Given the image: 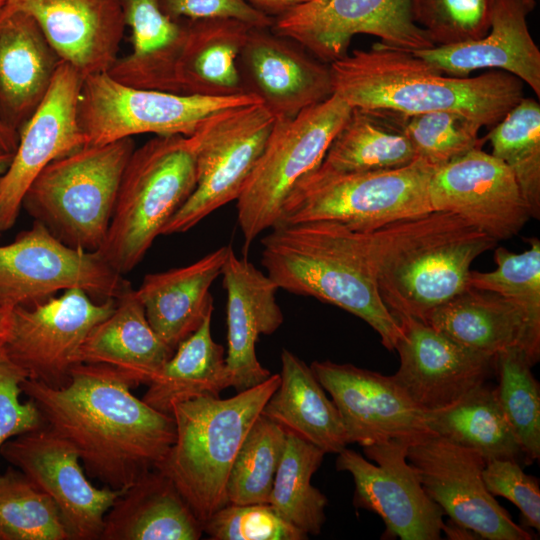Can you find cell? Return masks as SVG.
Returning a JSON list of instances; mask_svg holds the SVG:
<instances>
[{
	"label": "cell",
	"instance_id": "42",
	"mask_svg": "<svg viewBox=\"0 0 540 540\" xmlns=\"http://www.w3.org/2000/svg\"><path fill=\"white\" fill-rule=\"evenodd\" d=\"M481 127L454 112L432 111L407 115L405 133L416 159H422L434 168L481 148Z\"/></svg>",
	"mask_w": 540,
	"mask_h": 540
},
{
	"label": "cell",
	"instance_id": "37",
	"mask_svg": "<svg viewBox=\"0 0 540 540\" xmlns=\"http://www.w3.org/2000/svg\"><path fill=\"white\" fill-rule=\"evenodd\" d=\"M492 155L512 171L531 218L540 217V105L522 98L490 128Z\"/></svg>",
	"mask_w": 540,
	"mask_h": 540
},
{
	"label": "cell",
	"instance_id": "10",
	"mask_svg": "<svg viewBox=\"0 0 540 540\" xmlns=\"http://www.w3.org/2000/svg\"><path fill=\"white\" fill-rule=\"evenodd\" d=\"M180 21L181 31L170 45L152 54L118 58L107 73L132 87L177 94L247 92L238 59L253 27L233 19Z\"/></svg>",
	"mask_w": 540,
	"mask_h": 540
},
{
	"label": "cell",
	"instance_id": "3",
	"mask_svg": "<svg viewBox=\"0 0 540 540\" xmlns=\"http://www.w3.org/2000/svg\"><path fill=\"white\" fill-rule=\"evenodd\" d=\"M364 236L384 305L396 320L422 322L471 287L473 261L497 245L494 238L446 211L391 222Z\"/></svg>",
	"mask_w": 540,
	"mask_h": 540
},
{
	"label": "cell",
	"instance_id": "2",
	"mask_svg": "<svg viewBox=\"0 0 540 540\" xmlns=\"http://www.w3.org/2000/svg\"><path fill=\"white\" fill-rule=\"evenodd\" d=\"M329 65L333 93L352 108L449 111L491 128L523 98V82L505 71L450 76L413 51L379 42Z\"/></svg>",
	"mask_w": 540,
	"mask_h": 540
},
{
	"label": "cell",
	"instance_id": "24",
	"mask_svg": "<svg viewBox=\"0 0 540 540\" xmlns=\"http://www.w3.org/2000/svg\"><path fill=\"white\" fill-rule=\"evenodd\" d=\"M30 14L60 56L84 77L108 72L126 27L120 0H6Z\"/></svg>",
	"mask_w": 540,
	"mask_h": 540
},
{
	"label": "cell",
	"instance_id": "28",
	"mask_svg": "<svg viewBox=\"0 0 540 540\" xmlns=\"http://www.w3.org/2000/svg\"><path fill=\"white\" fill-rule=\"evenodd\" d=\"M424 323L492 358L510 348L522 349L533 365L540 358V331L520 307L489 291L469 287L433 310Z\"/></svg>",
	"mask_w": 540,
	"mask_h": 540
},
{
	"label": "cell",
	"instance_id": "26",
	"mask_svg": "<svg viewBox=\"0 0 540 540\" xmlns=\"http://www.w3.org/2000/svg\"><path fill=\"white\" fill-rule=\"evenodd\" d=\"M61 58L28 13L0 9V122L18 133L46 96Z\"/></svg>",
	"mask_w": 540,
	"mask_h": 540
},
{
	"label": "cell",
	"instance_id": "47",
	"mask_svg": "<svg viewBox=\"0 0 540 540\" xmlns=\"http://www.w3.org/2000/svg\"><path fill=\"white\" fill-rule=\"evenodd\" d=\"M126 26L132 32L133 51L142 56L161 50L176 40L181 21L161 9L159 0H120Z\"/></svg>",
	"mask_w": 540,
	"mask_h": 540
},
{
	"label": "cell",
	"instance_id": "1",
	"mask_svg": "<svg viewBox=\"0 0 540 540\" xmlns=\"http://www.w3.org/2000/svg\"><path fill=\"white\" fill-rule=\"evenodd\" d=\"M130 382L104 364H76L67 385L26 379L23 394L44 424L77 451L89 478L124 491L163 461L175 442L172 415L149 406Z\"/></svg>",
	"mask_w": 540,
	"mask_h": 540
},
{
	"label": "cell",
	"instance_id": "21",
	"mask_svg": "<svg viewBox=\"0 0 540 540\" xmlns=\"http://www.w3.org/2000/svg\"><path fill=\"white\" fill-rule=\"evenodd\" d=\"M397 321L402 330L395 347L400 363L391 377L421 412L452 406L492 373L494 358L460 345L420 320Z\"/></svg>",
	"mask_w": 540,
	"mask_h": 540
},
{
	"label": "cell",
	"instance_id": "52",
	"mask_svg": "<svg viewBox=\"0 0 540 540\" xmlns=\"http://www.w3.org/2000/svg\"><path fill=\"white\" fill-rule=\"evenodd\" d=\"M13 154L0 153V177L7 171L12 161ZM2 231L0 229V235Z\"/></svg>",
	"mask_w": 540,
	"mask_h": 540
},
{
	"label": "cell",
	"instance_id": "50",
	"mask_svg": "<svg viewBox=\"0 0 540 540\" xmlns=\"http://www.w3.org/2000/svg\"><path fill=\"white\" fill-rule=\"evenodd\" d=\"M19 135L0 122V153L14 154L18 147Z\"/></svg>",
	"mask_w": 540,
	"mask_h": 540
},
{
	"label": "cell",
	"instance_id": "15",
	"mask_svg": "<svg viewBox=\"0 0 540 540\" xmlns=\"http://www.w3.org/2000/svg\"><path fill=\"white\" fill-rule=\"evenodd\" d=\"M116 299L98 303L82 289L13 308L3 348L28 379L60 388L68 384L92 328L108 317Z\"/></svg>",
	"mask_w": 540,
	"mask_h": 540
},
{
	"label": "cell",
	"instance_id": "40",
	"mask_svg": "<svg viewBox=\"0 0 540 540\" xmlns=\"http://www.w3.org/2000/svg\"><path fill=\"white\" fill-rule=\"evenodd\" d=\"M0 540H71L56 504L16 468L0 474Z\"/></svg>",
	"mask_w": 540,
	"mask_h": 540
},
{
	"label": "cell",
	"instance_id": "38",
	"mask_svg": "<svg viewBox=\"0 0 540 540\" xmlns=\"http://www.w3.org/2000/svg\"><path fill=\"white\" fill-rule=\"evenodd\" d=\"M533 366L520 348L507 349L494 357L497 400L528 465L540 457V386Z\"/></svg>",
	"mask_w": 540,
	"mask_h": 540
},
{
	"label": "cell",
	"instance_id": "9",
	"mask_svg": "<svg viewBox=\"0 0 540 540\" xmlns=\"http://www.w3.org/2000/svg\"><path fill=\"white\" fill-rule=\"evenodd\" d=\"M351 111L352 107L333 93L292 118L276 119L236 200L244 253L261 232L275 226L286 196L319 166Z\"/></svg>",
	"mask_w": 540,
	"mask_h": 540
},
{
	"label": "cell",
	"instance_id": "49",
	"mask_svg": "<svg viewBox=\"0 0 540 540\" xmlns=\"http://www.w3.org/2000/svg\"><path fill=\"white\" fill-rule=\"evenodd\" d=\"M248 4L266 14L271 18H276L290 11L296 6L309 0H245Z\"/></svg>",
	"mask_w": 540,
	"mask_h": 540
},
{
	"label": "cell",
	"instance_id": "34",
	"mask_svg": "<svg viewBox=\"0 0 540 540\" xmlns=\"http://www.w3.org/2000/svg\"><path fill=\"white\" fill-rule=\"evenodd\" d=\"M212 314L178 344L171 358L147 385L142 400L157 411L172 415L173 407L195 398L219 397L231 387L225 349L211 334Z\"/></svg>",
	"mask_w": 540,
	"mask_h": 540
},
{
	"label": "cell",
	"instance_id": "32",
	"mask_svg": "<svg viewBox=\"0 0 540 540\" xmlns=\"http://www.w3.org/2000/svg\"><path fill=\"white\" fill-rule=\"evenodd\" d=\"M281 363L279 386L261 415L325 453H339L349 442L335 404L303 360L283 349Z\"/></svg>",
	"mask_w": 540,
	"mask_h": 540
},
{
	"label": "cell",
	"instance_id": "5",
	"mask_svg": "<svg viewBox=\"0 0 540 540\" xmlns=\"http://www.w3.org/2000/svg\"><path fill=\"white\" fill-rule=\"evenodd\" d=\"M279 383L280 374H271L231 398L204 396L173 407L175 442L156 469L172 480L203 525L228 504L233 461Z\"/></svg>",
	"mask_w": 540,
	"mask_h": 540
},
{
	"label": "cell",
	"instance_id": "8",
	"mask_svg": "<svg viewBox=\"0 0 540 540\" xmlns=\"http://www.w3.org/2000/svg\"><path fill=\"white\" fill-rule=\"evenodd\" d=\"M435 169L419 158L404 167L361 173L314 169L288 193L275 225L334 221L368 232L426 214L432 211L429 186Z\"/></svg>",
	"mask_w": 540,
	"mask_h": 540
},
{
	"label": "cell",
	"instance_id": "54",
	"mask_svg": "<svg viewBox=\"0 0 540 540\" xmlns=\"http://www.w3.org/2000/svg\"><path fill=\"white\" fill-rule=\"evenodd\" d=\"M6 0H0V9L5 5Z\"/></svg>",
	"mask_w": 540,
	"mask_h": 540
},
{
	"label": "cell",
	"instance_id": "31",
	"mask_svg": "<svg viewBox=\"0 0 540 540\" xmlns=\"http://www.w3.org/2000/svg\"><path fill=\"white\" fill-rule=\"evenodd\" d=\"M203 524L159 469L143 474L114 501L100 540H198Z\"/></svg>",
	"mask_w": 540,
	"mask_h": 540
},
{
	"label": "cell",
	"instance_id": "7",
	"mask_svg": "<svg viewBox=\"0 0 540 540\" xmlns=\"http://www.w3.org/2000/svg\"><path fill=\"white\" fill-rule=\"evenodd\" d=\"M134 150L130 137L84 146L52 161L28 187L22 207L66 245L98 251Z\"/></svg>",
	"mask_w": 540,
	"mask_h": 540
},
{
	"label": "cell",
	"instance_id": "16",
	"mask_svg": "<svg viewBox=\"0 0 540 540\" xmlns=\"http://www.w3.org/2000/svg\"><path fill=\"white\" fill-rule=\"evenodd\" d=\"M406 457L450 522L481 539L535 538L487 490L482 477L486 461L476 451L426 431L411 439Z\"/></svg>",
	"mask_w": 540,
	"mask_h": 540
},
{
	"label": "cell",
	"instance_id": "13",
	"mask_svg": "<svg viewBox=\"0 0 540 540\" xmlns=\"http://www.w3.org/2000/svg\"><path fill=\"white\" fill-rule=\"evenodd\" d=\"M130 286L99 251L68 246L35 220L0 246V302L11 308L73 288L102 300L118 299Z\"/></svg>",
	"mask_w": 540,
	"mask_h": 540
},
{
	"label": "cell",
	"instance_id": "35",
	"mask_svg": "<svg viewBox=\"0 0 540 540\" xmlns=\"http://www.w3.org/2000/svg\"><path fill=\"white\" fill-rule=\"evenodd\" d=\"M427 431L476 451L485 461L524 462L520 444L497 400L495 388L485 383L452 406L424 413Z\"/></svg>",
	"mask_w": 540,
	"mask_h": 540
},
{
	"label": "cell",
	"instance_id": "18",
	"mask_svg": "<svg viewBox=\"0 0 540 540\" xmlns=\"http://www.w3.org/2000/svg\"><path fill=\"white\" fill-rule=\"evenodd\" d=\"M0 455L52 499L71 540H100L105 515L123 491L94 486L67 440L44 424L5 442Z\"/></svg>",
	"mask_w": 540,
	"mask_h": 540
},
{
	"label": "cell",
	"instance_id": "46",
	"mask_svg": "<svg viewBox=\"0 0 540 540\" xmlns=\"http://www.w3.org/2000/svg\"><path fill=\"white\" fill-rule=\"evenodd\" d=\"M27 373L0 347V450L5 442L44 426L40 410L33 400L21 401L22 383Z\"/></svg>",
	"mask_w": 540,
	"mask_h": 540
},
{
	"label": "cell",
	"instance_id": "23",
	"mask_svg": "<svg viewBox=\"0 0 540 540\" xmlns=\"http://www.w3.org/2000/svg\"><path fill=\"white\" fill-rule=\"evenodd\" d=\"M247 92L275 119L296 116L333 94L330 65L271 28H251L238 59Z\"/></svg>",
	"mask_w": 540,
	"mask_h": 540
},
{
	"label": "cell",
	"instance_id": "11",
	"mask_svg": "<svg viewBox=\"0 0 540 540\" xmlns=\"http://www.w3.org/2000/svg\"><path fill=\"white\" fill-rule=\"evenodd\" d=\"M275 121L263 103L229 107L207 116L188 136L195 157V189L161 235L184 233L237 200Z\"/></svg>",
	"mask_w": 540,
	"mask_h": 540
},
{
	"label": "cell",
	"instance_id": "45",
	"mask_svg": "<svg viewBox=\"0 0 540 540\" xmlns=\"http://www.w3.org/2000/svg\"><path fill=\"white\" fill-rule=\"evenodd\" d=\"M482 477L487 490L494 497H504L519 509L524 528L540 530L539 484L537 479L523 471L518 461H486Z\"/></svg>",
	"mask_w": 540,
	"mask_h": 540
},
{
	"label": "cell",
	"instance_id": "41",
	"mask_svg": "<svg viewBox=\"0 0 540 540\" xmlns=\"http://www.w3.org/2000/svg\"><path fill=\"white\" fill-rule=\"evenodd\" d=\"M530 249L514 253L497 247V264L490 272H470L471 287L498 294L516 304L530 324L540 331V240H529Z\"/></svg>",
	"mask_w": 540,
	"mask_h": 540
},
{
	"label": "cell",
	"instance_id": "14",
	"mask_svg": "<svg viewBox=\"0 0 540 540\" xmlns=\"http://www.w3.org/2000/svg\"><path fill=\"white\" fill-rule=\"evenodd\" d=\"M411 439H390L363 447L365 456L374 463L344 448L337 453L336 469L352 476L354 505L383 521L382 539L439 540L447 527L444 513L407 460Z\"/></svg>",
	"mask_w": 540,
	"mask_h": 540
},
{
	"label": "cell",
	"instance_id": "19",
	"mask_svg": "<svg viewBox=\"0 0 540 540\" xmlns=\"http://www.w3.org/2000/svg\"><path fill=\"white\" fill-rule=\"evenodd\" d=\"M84 76L61 61L52 84L32 117L19 132L11 164L0 177V229L16 222L25 192L52 161L86 146L78 120Z\"/></svg>",
	"mask_w": 540,
	"mask_h": 540
},
{
	"label": "cell",
	"instance_id": "29",
	"mask_svg": "<svg viewBox=\"0 0 540 540\" xmlns=\"http://www.w3.org/2000/svg\"><path fill=\"white\" fill-rule=\"evenodd\" d=\"M229 249L221 246L187 266L147 274L136 290L149 324L173 350L213 313L210 287Z\"/></svg>",
	"mask_w": 540,
	"mask_h": 540
},
{
	"label": "cell",
	"instance_id": "43",
	"mask_svg": "<svg viewBox=\"0 0 540 540\" xmlns=\"http://www.w3.org/2000/svg\"><path fill=\"white\" fill-rule=\"evenodd\" d=\"M414 23L434 47L478 40L490 30L494 0H409Z\"/></svg>",
	"mask_w": 540,
	"mask_h": 540
},
{
	"label": "cell",
	"instance_id": "25",
	"mask_svg": "<svg viewBox=\"0 0 540 540\" xmlns=\"http://www.w3.org/2000/svg\"><path fill=\"white\" fill-rule=\"evenodd\" d=\"M221 276L227 293L225 362L231 387L240 392L270 377L258 361L256 343L260 335L278 330L284 316L276 301V283L231 246Z\"/></svg>",
	"mask_w": 540,
	"mask_h": 540
},
{
	"label": "cell",
	"instance_id": "53",
	"mask_svg": "<svg viewBox=\"0 0 540 540\" xmlns=\"http://www.w3.org/2000/svg\"><path fill=\"white\" fill-rule=\"evenodd\" d=\"M524 3H526L527 5H529L530 7H534L535 5V0H522Z\"/></svg>",
	"mask_w": 540,
	"mask_h": 540
},
{
	"label": "cell",
	"instance_id": "48",
	"mask_svg": "<svg viewBox=\"0 0 540 540\" xmlns=\"http://www.w3.org/2000/svg\"><path fill=\"white\" fill-rule=\"evenodd\" d=\"M161 9L171 19H233L254 28H271L274 19L245 0H159Z\"/></svg>",
	"mask_w": 540,
	"mask_h": 540
},
{
	"label": "cell",
	"instance_id": "44",
	"mask_svg": "<svg viewBox=\"0 0 540 540\" xmlns=\"http://www.w3.org/2000/svg\"><path fill=\"white\" fill-rule=\"evenodd\" d=\"M212 540H306L309 536L282 518L270 504H227L203 525Z\"/></svg>",
	"mask_w": 540,
	"mask_h": 540
},
{
	"label": "cell",
	"instance_id": "51",
	"mask_svg": "<svg viewBox=\"0 0 540 540\" xmlns=\"http://www.w3.org/2000/svg\"><path fill=\"white\" fill-rule=\"evenodd\" d=\"M13 308L0 302V347L8 334Z\"/></svg>",
	"mask_w": 540,
	"mask_h": 540
},
{
	"label": "cell",
	"instance_id": "17",
	"mask_svg": "<svg viewBox=\"0 0 540 540\" xmlns=\"http://www.w3.org/2000/svg\"><path fill=\"white\" fill-rule=\"evenodd\" d=\"M271 30L327 64L346 56L357 34L400 50L434 47L414 23L409 0H309L274 18Z\"/></svg>",
	"mask_w": 540,
	"mask_h": 540
},
{
	"label": "cell",
	"instance_id": "20",
	"mask_svg": "<svg viewBox=\"0 0 540 540\" xmlns=\"http://www.w3.org/2000/svg\"><path fill=\"white\" fill-rule=\"evenodd\" d=\"M429 198L432 211L454 213L497 242L518 234L531 218L510 168L481 148L436 168Z\"/></svg>",
	"mask_w": 540,
	"mask_h": 540
},
{
	"label": "cell",
	"instance_id": "6",
	"mask_svg": "<svg viewBox=\"0 0 540 540\" xmlns=\"http://www.w3.org/2000/svg\"><path fill=\"white\" fill-rule=\"evenodd\" d=\"M195 186V157L188 137L155 136L135 148L100 254L120 274L132 271Z\"/></svg>",
	"mask_w": 540,
	"mask_h": 540
},
{
	"label": "cell",
	"instance_id": "36",
	"mask_svg": "<svg viewBox=\"0 0 540 540\" xmlns=\"http://www.w3.org/2000/svg\"><path fill=\"white\" fill-rule=\"evenodd\" d=\"M326 453L299 436L286 432L269 504L286 521L317 536L326 521L327 497L311 483Z\"/></svg>",
	"mask_w": 540,
	"mask_h": 540
},
{
	"label": "cell",
	"instance_id": "12",
	"mask_svg": "<svg viewBox=\"0 0 540 540\" xmlns=\"http://www.w3.org/2000/svg\"><path fill=\"white\" fill-rule=\"evenodd\" d=\"M255 103L262 101L253 93L217 97L177 94L132 87L104 72L84 78L78 120L86 146L145 133L188 137L210 114Z\"/></svg>",
	"mask_w": 540,
	"mask_h": 540
},
{
	"label": "cell",
	"instance_id": "33",
	"mask_svg": "<svg viewBox=\"0 0 540 540\" xmlns=\"http://www.w3.org/2000/svg\"><path fill=\"white\" fill-rule=\"evenodd\" d=\"M406 118L388 109L352 108L315 170L350 174L409 165L416 155L405 133Z\"/></svg>",
	"mask_w": 540,
	"mask_h": 540
},
{
	"label": "cell",
	"instance_id": "27",
	"mask_svg": "<svg viewBox=\"0 0 540 540\" xmlns=\"http://www.w3.org/2000/svg\"><path fill=\"white\" fill-rule=\"evenodd\" d=\"M531 9L522 0H494L490 30L484 37L413 53L450 76L500 69L526 83L539 97L540 50L527 23Z\"/></svg>",
	"mask_w": 540,
	"mask_h": 540
},
{
	"label": "cell",
	"instance_id": "4",
	"mask_svg": "<svg viewBox=\"0 0 540 540\" xmlns=\"http://www.w3.org/2000/svg\"><path fill=\"white\" fill-rule=\"evenodd\" d=\"M261 245V264L278 288L359 317L395 350L402 330L379 295L364 232L334 221L275 225Z\"/></svg>",
	"mask_w": 540,
	"mask_h": 540
},
{
	"label": "cell",
	"instance_id": "39",
	"mask_svg": "<svg viewBox=\"0 0 540 540\" xmlns=\"http://www.w3.org/2000/svg\"><path fill=\"white\" fill-rule=\"evenodd\" d=\"M286 439V431L259 415L231 466L226 496L228 504H269L270 493Z\"/></svg>",
	"mask_w": 540,
	"mask_h": 540
},
{
	"label": "cell",
	"instance_id": "30",
	"mask_svg": "<svg viewBox=\"0 0 540 540\" xmlns=\"http://www.w3.org/2000/svg\"><path fill=\"white\" fill-rule=\"evenodd\" d=\"M174 350L149 324L144 306L130 286L113 312L96 324L79 351V363L108 365L130 382L148 385Z\"/></svg>",
	"mask_w": 540,
	"mask_h": 540
},
{
	"label": "cell",
	"instance_id": "22",
	"mask_svg": "<svg viewBox=\"0 0 540 540\" xmlns=\"http://www.w3.org/2000/svg\"><path fill=\"white\" fill-rule=\"evenodd\" d=\"M311 369L335 404L348 442L366 447L427 431L424 413L393 378L353 364L314 361Z\"/></svg>",
	"mask_w": 540,
	"mask_h": 540
}]
</instances>
